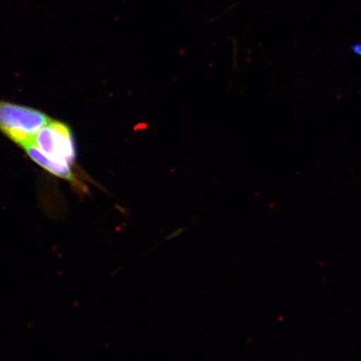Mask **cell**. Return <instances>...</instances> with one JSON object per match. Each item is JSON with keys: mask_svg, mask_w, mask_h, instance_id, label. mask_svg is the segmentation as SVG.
I'll return each mask as SVG.
<instances>
[{"mask_svg": "<svg viewBox=\"0 0 361 361\" xmlns=\"http://www.w3.org/2000/svg\"><path fill=\"white\" fill-rule=\"evenodd\" d=\"M52 119L35 108L0 101V132L17 144L33 140Z\"/></svg>", "mask_w": 361, "mask_h": 361, "instance_id": "obj_1", "label": "cell"}, {"mask_svg": "<svg viewBox=\"0 0 361 361\" xmlns=\"http://www.w3.org/2000/svg\"><path fill=\"white\" fill-rule=\"evenodd\" d=\"M33 142L49 159L71 168L75 164L74 137L66 123L52 119L35 135Z\"/></svg>", "mask_w": 361, "mask_h": 361, "instance_id": "obj_2", "label": "cell"}, {"mask_svg": "<svg viewBox=\"0 0 361 361\" xmlns=\"http://www.w3.org/2000/svg\"><path fill=\"white\" fill-rule=\"evenodd\" d=\"M23 150L26 152L31 160H33L36 164L42 166V169L49 171V173L56 176V177L64 179L73 184L75 187L83 189L82 184L76 178V176L71 166L57 164L53 161L44 154L39 150L37 146L31 140L30 142H23L19 145Z\"/></svg>", "mask_w": 361, "mask_h": 361, "instance_id": "obj_3", "label": "cell"}, {"mask_svg": "<svg viewBox=\"0 0 361 361\" xmlns=\"http://www.w3.org/2000/svg\"><path fill=\"white\" fill-rule=\"evenodd\" d=\"M350 48L356 55L361 57V43L351 44Z\"/></svg>", "mask_w": 361, "mask_h": 361, "instance_id": "obj_4", "label": "cell"}]
</instances>
